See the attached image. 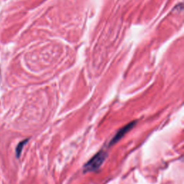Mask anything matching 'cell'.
Segmentation results:
<instances>
[{"mask_svg": "<svg viewBox=\"0 0 184 184\" xmlns=\"http://www.w3.org/2000/svg\"><path fill=\"white\" fill-rule=\"evenodd\" d=\"M106 158H107V154L104 150H101L98 153H96L88 163L85 164L84 166V173H88V172L95 171L98 170L104 163Z\"/></svg>", "mask_w": 184, "mask_h": 184, "instance_id": "cell-1", "label": "cell"}, {"mask_svg": "<svg viewBox=\"0 0 184 184\" xmlns=\"http://www.w3.org/2000/svg\"><path fill=\"white\" fill-rule=\"evenodd\" d=\"M136 122H131V123H130L129 124H127V125H126L125 127H124L123 128H122L121 130H120L117 132V133L116 134V135L114 136V137L112 138V141L110 142V145H114V144H115L116 142H118L119 140H120L121 138L123 137V136L128 131H130V130L132 129V127H133V126L135 124Z\"/></svg>", "mask_w": 184, "mask_h": 184, "instance_id": "cell-2", "label": "cell"}, {"mask_svg": "<svg viewBox=\"0 0 184 184\" xmlns=\"http://www.w3.org/2000/svg\"><path fill=\"white\" fill-rule=\"evenodd\" d=\"M27 142H28V140H23V141L19 142V143L18 144V145L17 146V148H16V150H15L16 156H17V158H19V156H20L21 153H22V151H23L24 146L25 145V144H26Z\"/></svg>", "mask_w": 184, "mask_h": 184, "instance_id": "cell-3", "label": "cell"}]
</instances>
